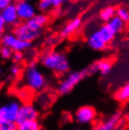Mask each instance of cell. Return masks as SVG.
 I'll list each match as a JSON object with an SVG mask.
<instances>
[{
  "instance_id": "6da1fadb",
  "label": "cell",
  "mask_w": 129,
  "mask_h": 130,
  "mask_svg": "<svg viewBox=\"0 0 129 130\" xmlns=\"http://www.w3.org/2000/svg\"><path fill=\"white\" fill-rule=\"evenodd\" d=\"M40 64L57 75H66L70 71V61L64 53L47 51L40 57Z\"/></svg>"
},
{
  "instance_id": "7a4b0ae2",
  "label": "cell",
  "mask_w": 129,
  "mask_h": 130,
  "mask_svg": "<svg viewBox=\"0 0 129 130\" xmlns=\"http://www.w3.org/2000/svg\"><path fill=\"white\" fill-rule=\"evenodd\" d=\"M23 82L27 90L41 92L47 87V79L35 61L30 62L23 72Z\"/></svg>"
},
{
  "instance_id": "3957f363",
  "label": "cell",
  "mask_w": 129,
  "mask_h": 130,
  "mask_svg": "<svg viewBox=\"0 0 129 130\" xmlns=\"http://www.w3.org/2000/svg\"><path fill=\"white\" fill-rule=\"evenodd\" d=\"M21 103L18 100H10L0 106V130H17L18 118Z\"/></svg>"
},
{
  "instance_id": "277c9868",
  "label": "cell",
  "mask_w": 129,
  "mask_h": 130,
  "mask_svg": "<svg viewBox=\"0 0 129 130\" xmlns=\"http://www.w3.org/2000/svg\"><path fill=\"white\" fill-rule=\"evenodd\" d=\"M87 75V69L82 70V71H69L58 83L57 87L58 93L59 95H66L70 93L83 80V78Z\"/></svg>"
},
{
  "instance_id": "5b68a950",
  "label": "cell",
  "mask_w": 129,
  "mask_h": 130,
  "mask_svg": "<svg viewBox=\"0 0 129 130\" xmlns=\"http://www.w3.org/2000/svg\"><path fill=\"white\" fill-rule=\"evenodd\" d=\"M0 43L2 45H6L8 47H10L13 52H16V51L24 52V51L30 49L32 46V42L21 40L12 31L11 32H5Z\"/></svg>"
},
{
  "instance_id": "8992f818",
  "label": "cell",
  "mask_w": 129,
  "mask_h": 130,
  "mask_svg": "<svg viewBox=\"0 0 129 130\" xmlns=\"http://www.w3.org/2000/svg\"><path fill=\"white\" fill-rule=\"evenodd\" d=\"M14 4L21 22H26L37 14V7L30 0H17Z\"/></svg>"
},
{
  "instance_id": "52a82bcc",
  "label": "cell",
  "mask_w": 129,
  "mask_h": 130,
  "mask_svg": "<svg viewBox=\"0 0 129 130\" xmlns=\"http://www.w3.org/2000/svg\"><path fill=\"white\" fill-rule=\"evenodd\" d=\"M96 118V110L90 106H82L78 107L74 114V121L78 124H90Z\"/></svg>"
},
{
  "instance_id": "ba28073f",
  "label": "cell",
  "mask_w": 129,
  "mask_h": 130,
  "mask_svg": "<svg viewBox=\"0 0 129 130\" xmlns=\"http://www.w3.org/2000/svg\"><path fill=\"white\" fill-rule=\"evenodd\" d=\"M12 32L21 40L31 42L36 41L41 36L40 31H35L31 29L26 25V22H20L16 26H14L12 28Z\"/></svg>"
},
{
  "instance_id": "9c48e42d",
  "label": "cell",
  "mask_w": 129,
  "mask_h": 130,
  "mask_svg": "<svg viewBox=\"0 0 129 130\" xmlns=\"http://www.w3.org/2000/svg\"><path fill=\"white\" fill-rule=\"evenodd\" d=\"M87 44L93 51H103L107 48L108 42L99 29L90 32L87 37Z\"/></svg>"
},
{
  "instance_id": "30bf717a",
  "label": "cell",
  "mask_w": 129,
  "mask_h": 130,
  "mask_svg": "<svg viewBox=\"0 0 129 130\" xmlns=\"http://www.w3.org/2000/svg\"><path fill=\"white\" fill-rule=\"evenodd\" d=\"M40 112L34 105L31 104V103H25V104L21 105L16 123L18 124L24 122V121L38 120Z\"/></svg>"
},
{
  "instance_id": "8fae6325",
  "label": "cell",
  "mask_w": 129,
  "mask_h": 130,
  "mask_svg": "<svg viewBox=\"0 0 129 130\" xmlns=\"http://www.w3.org/2000/svg\"><path fill=\"white\" fill-rule=\"evenodd\" d=\"M1 14L3 17V20L5 22V25L10 27H14L16 26L18 24L21 22L18 16V13H17L16 7L15 4H10L8 7H6L5 9L1 10Z\"/></svg>"
},
{
  "instance_id": "7c38bea8",
  "label": "cell",
  "mask_w": 129,
  "mask_h": 130,
  "mask_svg": "<svg viewBox=\"0 0 129 130\" xmlns=\"http://www.w3.org/2000/svg\"><path fill=\"white\" fill-rule=\"evenodd\" d=\"M26 23L31 29L42 32V30L44 28L45 26L49 23V17L46 13L40 12L37 13L35 16H33L28 21H26Z\"/></svg>"
},
{
  "instance_id": "4fadbf2b",
  "label": "cell",
  "mask_w": 129,
  "mask_h": 130,
  "mask_svg": "<svg viewBox=\"0 0 129 130\" xmlns=\"http://www.w3.org/2000/svg\"><path fill=\"white\" fill-rule=\"evenodd\" d=\"M112 69V63L107 59H101L94 62L92 65H90V68L87 69L88 74H95L99 73L101 75H107L111 72Z\"/></svg>"
},
{
  "instance_id": "5bb4252c",
  "label": "cell",
  "mask_w": 129,
  "mask_h": 130,
  "mask_svg": "<svg viewBox=\"0 0 129 130\" xmlns=\"http://www.w3.org/2000/svg\"><path fill=\"white\" fill-rule=\"evenodd\" d=\"M123 121V116L122 113L120 112H115L112 114L107 120H105L103 123H101L100 124H98V126L95 128L98 130H113L116 129L119 127Z\"/></svg>"
},
{
  "instance_id": "9a60e30c",
  "label": "cell",
  "mask_w": 129,
  "mask_h": 130,
  "mask_svg": "<svg viewBox=\"0 0 129 130\" xmlns=\"http://www.w3.org/2000/svg\"><path fill=\"white\" fill-rule=\"evenodd\" d=\"M81 25H82V20L79 17H75L74 19L70 20L63 27H62L61 31H60V37L62 38H66L74 34L75 31H77L80 28Z\"/></svg>"
},
{
  "instance_id": "2e32d148",
  "label": "cell",
  "mask_w": 129,
  "mask_h": 130,
  "mask_svg": "<svg viewBox=\"0 0 129 130\" xmlns=\"http://www.w3.org/2000/svg\"><path fill=\"white\" fill-rule=\"evenodd\" d=\"M42 128L38 120H27L18 124V130H40Z\"/></svg>"
},
{
  "instance_id": "e0dca14e",
  "label": "cell",
  "mask_w": 129,
  "mask_h": 130,
  "mask_svg": "<svg viewBox=\"0 0 129 130\" xmlns=\"http://www.w3.org/2000/svg\"><path fill=\"white\" fill-rule=\"evenodd\" d=\"M116 15V10L111 6H107L100 10L99 12V18L104 23H107L109 20H111L113 17Z\"/></svg>"
},
{
  "instance_id": "ac0fdd59",
  "label": "cell",
  "mask_w": 129,
  "mask_h": 130,
  "mask_svg": "<svg viewBox=\"0 0 129 130\" xmlns=\"http://www.w3.org/2000/svg\"><path fill=\"white\" fill-rule=\"evenodd\" d=\"M115 99L119 102H126L129 100V80L115 93Z\"/></svg>"
},
{
  "instance_id": "d6986e66",
  "label": "cell",
  "mask_w": 129,
  "mask_h": 130,
  "mask_svg": "<svg viewBox=\"0 0 129 130\" xmlns=\"http://www.w3.org/2000/svg\"><path fill=\"white\" fill-rule=\"evenodd\" d=\"M107 23H108L110 25V26L113 27V29L115 30L117 33H120L122 30L123 29V27H124V25H125V23L123 22V20L121 19L120 17H118L117 15H115V16L113 17L112 19L109 20L108 22H107Z\"/></svg>"
},
{
  "instance_id": "ffe728a7",
  "label": "cell",
  "mask_w": 129,
  "mask_h": 130,
  "mask_svg": "<svg viewBox=\"0 0 129 130\" xmlns=\"http://www.w3.org/2000/svg\"><path fill=\"white\" fill-rule=\"evenodd\" d=\"M52 9H53L52 0H39L37 3V10L40 12L46 13Z\"/></svg>"
},
{
  "instance_id": "44dd1931",
  "label": "cell",
  "mask_w": 129,
  "mask_h": 130,
  "mask_svg": "<svg viewBox=\"0 0 129 130\" xmlns=\"http://www.w3.org/2000/svg\"><path fill=\"white\" fill-rule=\"evenodd\" d=\"M13 55V51L10 47H8L6 45H2L0 46V58L4 60H9V59H11Z\"/></svg>"
},
{
  "instance_id": "7402d4cb",
  "label": "cell",
  "mask_w": 129,
  "mask_h": 130,
  "mask_svg": "<svg viewBox=\"0 0 129 130\" xmlns=\"http://www.w3.org/2000/svg\"><path fill=\"white\" fill-rule=\"evenodd\" d=\"M116 15L120 17L124 23H129V10L123 7H121L116 10Z\"/></svg>"
},
{
  "instance_id": "603a6c76",
  "label": "cell",
  "mask_w": 129,
  "mask_h": 130,
  "mask_svg": "<svg viewBox=\"0 0 129 130\" xmlns=\"http://www.w3.org/2000/svg\"><path fill=\"white\" fill-rule=\"evenodd\" d=\"M21 67H20V65L18 63H14V64L10 67V75L12 76V77H18V75L21 74Z\"/></svg>"
},
{
  "instance_id": "cb8c5ba5",
  "label": "cell",
  "mask_w": 129,
  "mask_h": 130,
  "mask_svg": "<svg viewBox=\"0 0 129 130\" xmlns=\"http://www.w3.org/2000/svg\"><path fill=\"white\" fill-rule=\"evenodd\" d=\"M23 59H24L23 52H20V51L13 52L12 58H11V60L13 61V63H18V64H20L23 61Z\"/></svg>"
},
{
  "instance_id": "d4e9b609",
  "label": "cell",
  "mask_w": 129,
  "mask_h": 130,
  "mask_svg": "<svg viewBox=\"0 0 129 130\" xmlns=\"http://www.w3.org/2000/svg\"><path fill=\"white\" fill-rule=\"evenodd\" d=\"M13 3H15V0H0V10H2L6 7Z\"/></svg>"
},
{
  "instance_id": "484cf974",
  "label": "cell",
  "mask_w": 129,
  "mask_h": 130,
  "mask_svg": "<svg viewBox=\"0 0 129 130\" xmlns=\"http://www.w3.org/2000/svg\"><path fill=\"white\" fill-rule=\"evenodd\" d=\"M52 3H53V9H58L63 4L62 0H52Z\"/></svg>"
},
{
  "instance_id": "4316f807",
  "label": "cell",
  "mask_w": 129,
  "mask_h": 130,
  "mask_svg": "<svg viewBox=\"0 0 129 130\" xmlns=\"http://www.w3.org/2000/svg\"><path fill=\"white\" fill-rule=\"evenodd\" d=\"M5 30H6V25H0V42L3 35L5 34Z\"/></svg>"
},
{
  "instance_id": "83f0119b",
  "label": "cell",
  "mask_w": 129,
  "mask_h": 130,
  "mask_svg": "<svg viewBox=\"0 0 129 130\" xmlns=\"http://www.w3.org/2000/svg\"><path fill=\"white\" fill-rule=\"evenodd\" d=\"M124 120H125L126 124H127L129 125V111L125 114V116H124Z\"/></svg>"
},
{
  "instance_id": "f1b7e54d",
  "label": "cell",
  "mask_w": 129,
  "mask_h": 130,
  "mask_svg": "<svg viewBox=\"0 0 129 130\" xmlns=\"http://www.w3.org/2000/svg\"><path fill=\"white\" fill-rule=\"evenodd\" d=\"M0 25H5V22H4V20H3L2 14H1V10H0Z\"/></svg>"
},
{
  "instance_id": "f546056e",
  "label": "cell",
  "mask_w": 129,
  "mask_h": 130,
  "mask_svg": "<svg viewBox=\"0 0 129 130\" xmlns=\"http://www.w3.org/2000/svg\"><path fill=\"white\" fill-rule=\"evenodd\" d=\"M62 1H63V3H66V2H72L74 0H62Z\"/></svg>"
},
{
  "instance_id": "4dcf8cb0",
  "label": "cell",
  "mask_w": 129,
  "mask_h": 130,
  "mask_svg": "<svg viewBox=\"0 0 129 130\" xmlns=\"http://www.w3.org/2000/svg\"><path fill=\"white\" fill-rule=\"evenodd\" d=\"M1 73H2V71H1V69H0V75H1Z\"/></svg>"
}]
</instances>
